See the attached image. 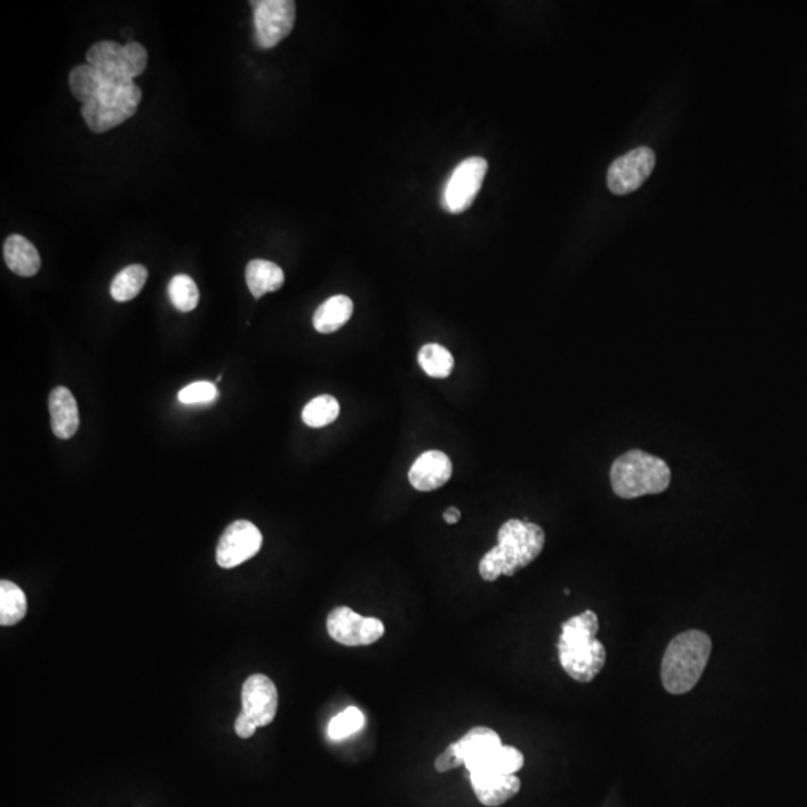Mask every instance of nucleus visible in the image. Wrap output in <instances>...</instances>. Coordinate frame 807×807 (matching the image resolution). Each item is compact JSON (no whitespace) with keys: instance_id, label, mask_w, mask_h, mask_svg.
Returning a JSON list of instances; mask_svg holds the SVG:
<instances>
[{"instance_id":"obj_23","label":"nucleus","mask_w":807,"mask_h":807,"mask_svg":"<svg viewBox=\"0 0 807 807\" xmlns=\"http://www.w3.org/2000/svg\"><path fill=\"white\" fill-rule=\"evenodd\" d=\"M340 416V404L332 395H320L305 405L302 420L310 428H325Z\"/></svg>"},{"instance_id":"obj_28","label":"nucleus","mask_w":807,"mask_h":807,"mask_svg":"<svg viewBox=\"0 0 807 807\" xmlns=\"http://www.w3.org/2000/svg\"><path fill=\"white\" fill-rule=\"evenodd\" d=\"M434 766L438 773L450 772V770L465 766L464 758H462L456 743H452V745L444 749L443 754L435 760Z\"/></svg>"},{"instance_id":"obj_30","label":"nucleus","mask_w":807,"mask_h":807,"mask_svg":"<svg viewBox=\"0 0 807 807\" xmlns=\"http://www.w3.org/2000/svg\"><path fill=\"white\" fill-rule=\"evenodd\" d=\"M443 519L446 521V524H458L459 519H461V512H459L456 507H450V509H447L446 512L443 513Z\"/></svg>"},{"instance_id":"obj_2","label":"nucleus","mask_w":807,"mask_h":807,"mask_svg":"<svg viewBox=\"0 0 807 807\" xmlns=\"http://www.w3.org/2000/svg\"><path fill=\"white\" fill-rule=\"evenodd\" d=\"M598 630L600 622L592 610H585L562 625L558 642L559 663L576 682H592L606 664V648L597 640Z\"/></svg>"},{"instance_id":"obj_7","label":"nucleus","mask_w":807,"mask_h":807,"mask_svg":"<svg viewBox=\"0 0 807 807\" xmlns=\"http://www.w3.org/2000/svg\"><path fill=\"white\" fill-rule=\"evenodd\" d=\"M488 172V162L483 157H470L462 160L449 180L444 184L441 205L450 214H461L476 201L483 180Z\"/></svg>"},{"instance_id":"obj_1","label":"nucleus","mask_w":807,"mask_h":807,"mask_svg":"<svg viewBox=\"0 0 807 807\" xmlns=\"http://www.w3.org/2000/svg\"><path fill=\"white\" fill-rule=\"evenodd\" d=\"M546 534L540 525L510 519L498 531V544L489 550L479 564V573L486 582L500 576H515L528 567L543 552Z\"/></svg>"},{"instance_id":"obj_17","label":"nucleus","mask_w":807,"mask_h":807,"mask_svg":"<svg viewBox=\"0 0 807 807\" xmlns=\"http://www.w3.org/2000/svg\"><path fill=\"white\" fill-rule=\"evenodd\" d=\"M3 259L8 268L20 277H33L41 268V256L36 247L18 234L6 238Z\"/></svg>"},{"instance_id":"obj_18","label":"nucleus","mask_w":807,"mask_h":807,"mask_svg":"<svg viewBox=\"0 0 807 807\" xmlns=\"http://www.w3.org/2000/svg\"><path fill=\"white\" fill-rule=\"evenodd\" d=\"M355 305L352 299L346 295H335L332 298L326 299L322 305H319L314 311L313 325L314 329L320 334H332L337 332L338 329L343 328L350 317H352Z\"/></svg>"},{"instance_id":"obj_15","label":"nucleus","mask_w":807,"mask_h":807,"mask_svg":"<svg viewBox=\"0 0 807 807\" xmlns=\"http://www.w3.org/2000/svg\"><path fill=\"white\" fill-rule=\"evenodd\" d=\"M468 772L479 770L495 751L503 746L500 736L492 728L474 727L456 742Z\"/></svg>"},{"instance_id":"obj_4","label":"nucleus","mask_w":807,"mask_h":807,"mask_svg":"<svg viewBox=\"0 0 807 807\" xmlns=\"http://www.w3.org/2000/svg\"><path fill=\"white\" fill-rule=\"evenodd\" d=\"M672 471L664 459L645 450L633 449L618 456L610 468V483L616 497L624 500L667 491Z\"/></svg>"},{"instance_id":"obj_8","label":"nucleus","mask_w":807,"mask_h":807,"mask_svg":"<svg viewBox=\"0 0 807 807\" xmlns=\"http://www.w3.org/2000/svg\"><path fill=\"white\" fill-rule=\"evenodd\" d=\"M326 628L331 639L349 648L374 645L385 636V624L380 619L359 615L346 606L329 613Z\"/></svg>"},{"instance_id":"obj_20","label":"nucleus","mask_w":807,"mask_h":807,"mask_svg":"<svg viewBox=\"0 0 807 807\" xmlns=\"http://www.w3.org/2000/svg\"><path fill=\"white\" fill-rule=\"evenodd\" d=\"M27 613V598L23 589L9 580L0 582V625L11 627L23 621Z\"/></svg>"},{"instance_id":"obj_5","label":"nucleus","mask_w":807,"mask_h":807,"mask_svg":"<svg viewBox=\"0 0 807 807\" xmlns=\"http://www.w3.org/2000/svg\"><path fill=\"white\" fill-rule=\"evenodd\" d=\"M141 99L142 92L135 81L102 72L101 84L81 107V114L90 131L104 134L134 117Z\"/></svg>"},{"instance_id":"obj_27","label":"nucleus","mask_w":807,"mask_h":807,"mask_svg":"<svg viewBox=\"0 0 807 807\" xmlns=\"http://www.w3.org/2000/svg\"><path fill=\"white\" fill-rule=\"evenodd\" d=\"M217 395L219 392L214 383L195 382L178 392V401L186 405L208 404L213 403Z\"/></svg>"},{"instance_id":"obj_22","label":"nucleus","mask_w":807,"mask_h":807,"mask_svg":"<svg viewBox=\"0 0 807 807\" xmlns=\"http://www.w3.org/2000/svg\"><path fill=\"white\" fill-rule=\"evenodd\" d=\"M147 277V268L142 265H131V267L122 269L111 283V296L114 301H132L141 293Z\"/></svg>"},{"instance_id":"obj_10","label":"nucleus","mask_w":807,"mask_h":807,"mask_svg":"<svg viewBox=\"0 0 807 807\" xmlns=\"http://www.w3.org/2000/svg\"><path fill=\"white\" fill-rule=\"evenodd\" d=\"M655 163L657 159L654 150L649 147L634 148L610 165L607 171V187L618 196L636 192L651 177Z\"/></svg>"},{"instance_id":"obj_24","label":"nucleus","mask_w":807,"mask_h":807,"mask_svg":"<svg viewBox=\"0 0 807 807\" xmlns=\"http://www.w3.org/2000/svg\"><path fill=\"white\" fill-rule=\"evenodd\" d=\"M525 758L519 749L513 746H501L488 758L479 770L473 773H495V775H515L524 767ZM471 775V773H470Z\"/></svg>"},{"instance_id":"obj_9","label":"nucleus","mask_w":807,"mask_h":807,"mask_svg":"<svg viewBox=\"0 0 807 807\" xmlns=\"http://www.w3.org/2000/svg\"><path fill=\"white\" fill-rule=\"evenodd\" d=\"M255 17L256 44L261 48L280 44L295 26L296 3L292 0H259L252 2Z\"/></svg>"},{"instance_id":"obj_19","label":"nucleus","mask_w":807,"mask_h":807,"mask_svg":"<svg viewBox=\"0 0 807 807\" xmlns=\"http://www.w3.org/2000/svg\"><path fill=\"white\" fill-rule=\"evenodd\" d=\"M246 281L252 295L259 299L283 287L284 272L274 262L255 259L247 265Z\"/></svg>"},{"instance_id":"obj_6","label":"nucleus","mask_w":807,"mask_h":807,"mask_svg":"<svg viewBox=\"0 0 807 807\" xmlns=\"http://www.w3.org/2000/svg\"><path fill=\"white\" fill-rule=\"evenodd\" d=\"M87 65L116 77L134 81L147 68V50L138 42L122 45L119 42H96L87 51Z\"/></svg>"},{"instance_id":"obj_14","label":"nucleus","mask_w":807,"mask_h":807,"mask_svg":"<svg viewBox=\"0 0 807 807\" xmlns=\"http://www.w3.org/2000/svg\"><path fill=\"white\" fill-rule=\"evenodd\" d=\"M471 785L479 802L486 807L506 805L521 791V781L516 775L495 773H471Z\"/></svg>"},{"instance_id":"obj_26","label":"nucleus","mask_w":807,"mask_h":807,"mask_svg":"<svg viewBox=\"0 0 807 807\" xmlns=\"http://www.w3.org/2000/svg\"><path fill=\"white\" fill-rule=\"evenodd\" d=\"M365 716L358 707H347L332 718L328 725V736L332 740H343L353 736L364 728Z\"/></svg>"},{"instance_id":"obj_25","label":"nucleus","mask_w":807,"mask_h":807,"mask_svg":"<svg viewBox=\"0 0 807 807\" xmlns=\"http://www.w3.org/2000/svg\"><path fill=\"white\" fill-rule=\"evenodd\" d=\"M168 295L172 305L181 313H189L198 307L199 289L189 275H175L169 283Z\"/></svg>"},{"instance_id":"obj_11","label":"nucleus","mask_w":807,"mask_h":807,"mask_svg":"<svg viewBox=\"0 0 807 807\" xmlns=\"http://www.w3.org/2000/svg\"><path fill=\"white\" fill-rule=\"evenodd\" d=\"M261 531L249 521H237L226 528L217 544V564L222 568H235L258 555L262 547Z\"/></svg>"},{"instance_id":"obj_13","label":"nucleus","mask_w":807,"mask_h":807,"mask_svg":"<svg viewBox=\"0 0 807 807\" xmlns=\"http://www.w3.org/2000/svg\"><path fill=\"white\" fill-rule=\"evenodd\" d=\"M452 471V461L446 453L428 450L411 465L408 480L417 491L431 492L446 485L452 477Z\"/></svg>"},{"instance_id":"obj_12","label":"nucleus","mask_w":807,"mask_h":807,"mask_svg":"<svg viewBox=\"0 0 807 807\" xmlns=\"http://www.w3.org/2000/svg\"><path fill=\"white\" fill-rule=\"evenodd\" d=\"M241 700V712L249 716L256 727H267L274 721L278 709V691L275 683L265 674H253L244 682Z\"/></svg>"},{"instance_id":"obj_29","label":"nucleus","mask_w":807,"mask_h":807,"mask_svg":"<svg viewBox=\"0 0 807 807\" xmlns=\"http://www.w3.org/2000/svg\"><path fill=\"white\" fill-rule=\"evenodd\" d=\"M256 730H258V727H256L255 722L241 712L237 721H235V733H237V736L241 737V739H250L256 733Z\"/></svg>"},{"instance_id":"obj_21","label":"nucleus","mask_w":807,"mask_h":807,"mask_svg":"<svg viewBox=\"0 0 807 807\" xmlns=\"http://www.w3.org/2000/svg\"><path fill=\"white\" fill-rule=\"evenodd\" d=\"M417 362L420 368L432 379H447L453 373L455 359L452 353L437 343L425 344L419 350Z\"/></svg>"},{"instance_id":"obj_16","label":"nucleus","mask_w":807,"mask_h":807,"mask_svg":"<svg viewBox=\"0 0 807 807\" xmlns=\"http://www.w3.org/2000/svg\"><path fill=\"white\" fill-rule=\"evenodd\" d=\"M50 408L51 429L54 435L60 440H69L74 437L80 426V413H78L77 401L69 389H54L48 400Z\"/></svg>"},{"instance_id":"obj_3","label":"nucleus","mask_w":807,"mask_h":807,"mask_svg":"<svg viewBox=\"0 0 807 807\" xmlns=\"http://www.w3.org/2000/svg\"><path fill=\"white\" fill-rule=\"evenodd\" d=\"M712 654V640L703 631L691 630L674 637L661 666L664 689L682 695L695 688Z\"/></svg>"}]
</instances>
